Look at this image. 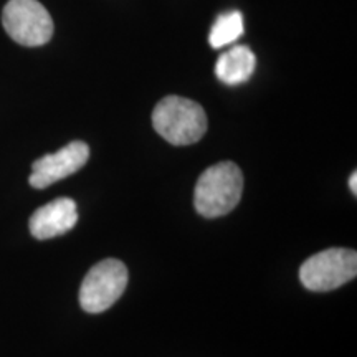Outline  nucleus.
I'll return each mask as SVG.
<instances>
[{"label": "nucleus", "instance_id": "f257e3e1", "mask_svg": "<svg viewBox=\"0 0 357 357\" xmlns=\"http://www.w3.org/2000/svg\"><path fill=\"white\" fill-rule=\"evenodd\" d=\"M243 176L236 164L225 160L208 167L195 185L194 204L200 215L217 218L234 211L242 199Z\"/></svg>", "mask_w": 357, "mask_h": 357}, {"label": "nucleus", "instance_id": "f03ea898", "mask_svg": "<svg viewBox=\"0 0 357 357\" xmlns=\"http://www.w3.org/2000/svg\"><path fill=\"white\" fill-rule=\"evenodd\" d=\"M153 126L172 146H189L207 131V114L199 102L182 96H166L153 111Z\"/></svg>", "mask_w": 357, "mask_h": 357}, {"label": "nucleus", "instance_id": "7ed1b4c3", "mask_svg": "<svg viewBox=\"0 0 357 357\" xmlns=\"http://www.w3.org/2000/svg\"><path fill=\"white\" fill-rule=\"evenodd\" d=\"M357 275V253L347 248H331L316 253L303 263L300 280L310 291H331Z\"/></svg>", "mask_w": 357, "mask_h": 357}, {"label": "nucleus", "instance_id": "20e7f679", "mask_svg": "<svg viewBox=\"0 0 357 357\" xmlns=\"http://www.w3.org/2000/svg\"><path fill=\"white\" fill-rule=\"evenodd\" d=\"M2 25L8 37L24 47H42L53 37V20L38 0H8Z\"/></svg>", "mask_w": 357, "mask_h": 357}, {"label": "nucleus", "instance_id": "39448f33", "mask_svg": "<svg viewBox=\"0 0 357 357\" xmlns=\"http://www.w3.org/2000/svg\"><path fill=\"white\" fill-rule=\"evenodd\" d=\"M128 287V268L123 261L108 258L88 271L79 288V305L86 312H102L121 298Z\"/></svg>", "mask_w": 357, "mask_h": 357}, {"label": "nucleus", "instance_id": "423d86ee", "mask_svg": "<svg viewBox=\"0 0 357 357\" xmlns=\"http://www.w3.org/2000/svg\"><path fill=\"white\" fill-rule=\"evenodd\" d=\"M89 159V147L83 141H73L55 154H47L37 159L29 177L33 189H47L55 182L66 178L84 167Z\"/></svg>", "mask_w": 357, "mask_h": 357}, {"label": "nucleus", "instance_id": "0eeeda50", "mask_svg": "<svg viewBox=\"0 0 357 357\" xmlns=\"http://www.w3.org/2000/svg\"><path fill=\"white\" fill-rule=\"evenodd\" d=\"M77 204L71 199H56L43 205L30 217V234L37 240H50L65 235L77 225Z\"/></svg>", "mask_w": 357, "mask_h": 357}, {"label": "nucleus", "instance_id": "6e6552de", "mask_svg": "<svg viewBox=\"0 0 357 357\" xmlns=\"http://www.w3.org/2000/svg\"><path fill=\"white\" fill-rule=\"evenodd\" d=\"M257 58L247 45H235L222 53L215 63V75L225 84H242L252 78Z\"/></svg>", "mask_w": 357, "mask_h": 357}, {"label": "nucleus", "instance_id": "1a4fd4ad", "mask_svg": "<svg viewBox=\"0 0 357 357\" xmlns=\"http://www.w3.org/2000/svg\"><path fill=\"white\" fill-rule=\"evenodd\" d=\"M245 32L243 17L238 10H231L222 13L217 17L215 24L212 25L211 33H208V43L212 48H222L225 45H231L242 37Z\"/></svg>", "mask_w": 357, "mask_h": 357}, {"label": "nucleus", "instance_id": "9d476101", "mask_svg": "<svg viewBox=\"0 0 357 357\" xmlns=\"http://www.w3.org/2000/svg\"><path fill=\"white\" fill-rule=\"evenodd\" d=\"M349 187H351L352 194L357 195V172H352V176L349 178Z\"/></svg>", "mask_w": 357, "mask_h": 357}]
</instances>
